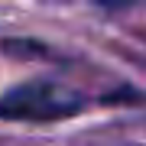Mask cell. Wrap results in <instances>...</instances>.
<instances>
[{"instance_id": "cell-1", "label": "cell", "mask_w": 146, "mask_h": 146, "mask_svg": "<svg viewBox=\"0 0 146 146\" xmlns=\"http://www.w3.org/2000/svg\"><path fill=\"white\" fill-rule=\"evenodd\" d=\"M84 110V98L52 78H36L0 94V120L10 123H55Z\"/></svg>"}]
</instances>
